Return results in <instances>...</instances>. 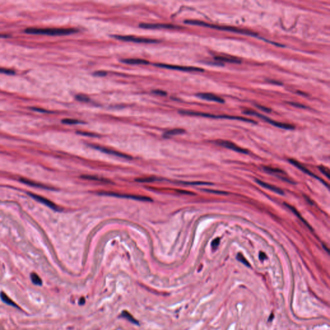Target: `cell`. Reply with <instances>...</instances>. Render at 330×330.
Listing matches in <instances>:
<instances>
[{
  "label": "cell",
  "mask_w": 330,
  "mask_h": 330,
  "mask_svg": "<svg viewBox=\"0 0 330 330\" xmlns=\"http://www.w3.org/2000/svg\"><path fill=\"white\" fill-rule=\"evenodd\" d=\"M0 297H1V299H2V301L3 303H6L7 304L10 305L11 306L17 307V308H19V307L16 305V304L14 302H13V301L11 300L5 293L1 292V293H0Z\"/></svg>",
  "instance_id": "20"
},
{
  "label": "cell",
  "mask_w": 330,
  "mask_h": 330,
  "mask_svg": "<svg viewBox=\"0 0 330 330\" xmlns=\"http://www.w3.org/2000/svg\"><path fill=\"white\" fill-rule=\"evenodd\" d=\"M32 109L33 110H35V111H37V112H48L47 110H45L42 109H39V108H32Z\"/></svg>",
  "instance_id": "37"
},
{
  "label": "cell",
  "mask_w": 330,
  "mask_h": 330,
  "mask_svg": "<svg viewBox=\"0 0 330 330\" xmlns=\"http://www.w3.org/2000/svg\"><path fill=\"white\" fill-rule=\"evenodd\" d=\"M288 104L291 105H292L293 106H295V107H298V108H303V109H305V108H306V106H304V105H303L302 104L298 103H294V102H289Z\"/></svg>",
  "instance_id": "36"
},
{
  "label": "cell",
  "mask_w": 330,
  "mask_h": 330,
  "mask_svg": "<svg viewBox=\"0 0 330 330\" xmlns=\"http://www.w3.org/2000/svg\"><path fill=\"white\" fill-rule=\"evenodd\" d=\"M185 23L186 24L189 25H197L201 27H204L208 28H214V29H218L221 30H224L227 32H234V33H238L241 34H245V35H249L252 36H257V34H256L252 31H250L246 29H242V28H236L234 27H230V26H220V25H216L213 24H210L208 23H205L202 21L199 20H185Z\"/></svg>",
  "instance_id": "1"
},
{
  "label": "cell",
  "mask_w": 330,
  "mask_h": 330,
  "mask_svg": "<svg viewBox=\"0 0 330 330\" xmlns=\"http://www.w3.org/2000/svg\"><path fill=\"white\" fill-rule=\"evenodd\" d=\"M76 99L81 102H84V103H87L90 101V98L86 95L84 94H78L76 96Z\"/></svg>",
  "instance_id": "25"
},
{
  "label": "cell",
  "mask_w": 330,
  "mask_h": 330,
  "mask_svg": "<svg viewBox=\"0 0 330 330\" xmlns=\"http://www.w3.org/2000/svg\"><path fill=\"white\" fill-rule=\"evenodd\" d=\"M215 143L219 146H223L224 148H226V149H228L230 150H231L233 151H235L239 153H245V154H247V153H248V152L246 150L242 149V148L236 145L235 143L228 141L219 140V141H216Z\"/></svg>",
  "instance_id": "8"
},
{
  "label": "cell",
  "mask_w": 330,
  "mask_h": 330,
  "mask_svg": "<svg viewBox=\"0 0 330 330\" xmlns=\"http://www.w3.org/2000/svg\"><path fill=\"white\" fill-rule=\"evenodd\" d=\"M152 92L153 94L159 95H166L167 94L166 92H164V91L161 90H154L152 91Z\"/></svg>",
  "instance_id": "34"
},
{
  "label": "cell",
  "mask_w": 330,
  "mask_h": 330,
  "mask_svg": "<svg viewBox=\"0 0 330 330\" xmlns=\"http://www.w3.org/2000/svg\"><path fill=\"white\" fill-rule=\"evenodd\" d=\"M214 59L219 62L230 63H241V61L234 57H226V56H215Z\"/></svg>",
  "instance_id": "16"
},
{
  "label": "cell",
  "mask_w": 330,
  "mask_h": 330,
  "mask_svg": "<svg viewBox=\"0 0 330 330\" xmlns=\"http://www.w3.org/2000/svg\"><path fill=\"white\" fill-rule=\"evenodd\" d=\"M237 259L239 260L240 262H241V263H242L244 264H245L246 266H249V264L248 262V260L245 259V257H244V256L241 254V253H239L237 256Z\"/></svg>",
  "instance_id": "28"
},
{
  "label": "cell",
  "mask_w": 330,
  "mask_h": 330,
  "mask_svg": "<svg viewBox=\"0 0 330 330\" xmlns=\"http://www.w3.org/2000/svg\"><path fill=\"white\" fill-rule=\"evenodd\" d=\"M263 169H264V170L265 172H266L267 173H269V174H283L284 173V172L282 171V170L279 169V168L264 167H263Z\"/></svg>",
  "instance_id": "22"
},
{
  "label": "cell",
  "mask_w": 330,
  "mask_h": 330,
  "mask_svg": "<svg viewBox=\"0 0 330 330\" xmlns=\"http://www.w3.org/2000/svg\"><path fill=\"white\" fill-rule=\"evenodd\" d=\"M77 134H80V135H85V136H88V137H92V138H97V137H99L98 135H97L96 134H94V133H90V132H77Z\"/></svg>",
  "instance_id": "30"
},
{
  "label": "cell",
  "mask_w": 330,
  "mask_h": 330,
  "mask_svg": "<svg viewBox=\"0 0 330 330\" xmlns=\"http://www.w3.org/2000/svg\"><path fill=\"white\" fill-rule=\"evenodd\" d=\"M112 37L119 39V40L124 41L134 42V43H157L159 42V41L157 40V39L146 38H141V37H135L134 36L113 35L112 36Z\"/></svg>",
  "instance_id": "6"
},
{
  "label": "cell",
  "mask_w": 330,
  "mask_h": 330,
  "mask_svg": "<svg viewBox=\"0 0 330 330\" xmlns=\"http://www.w3.org/2000/svg\"><path fill=\"white\" fill-rule=\"evenodd\" d=\"M121 61L123 63L129 64V65H147L149 63V61L142 59H134V58L123 59H121Z\"/></svg>",
  "instance_id": "15"
},
{
  "label": "cell",
  "mask_w": 330,
  "mask_h": 330,
  "mask_svg": "<svg viewBox=\"0 0 330 330\" xmlns=\"http://www.w3.org/2000/svg\"><path fill=\"white\" fill-rule=\"evenodd\" d=\"M269 81L271 82V83H274V84H282V83H280V82L275 81H274V80H269Z\"/></svg>",
  "instance_id": "39"
},
{
  "label": "cell",
  "mask_w": 330,
  "mask_h": 330,
  "mask_svg": "<svg viewBox=\"0 0 330 330\" xmlns=\"http://www.w3.org/2000/svg\"><path fill=\"white\" fill-rule=\"evenodd\" d=\"M30 278L33 284H36L37 286L42 285V280L41 279V278L38 276V275L35 274V273H32V274H30Z\"/></svg>",
  "instance_id": "21"
},
{
  "label": "cell",
  "mask_w": 330,
  "mask_h": 330,
  "mask_svg": "<svg viewBox=\"0 0 330 330\" xmlns=\"http://www.w3.org/2000/svg\"><path fill=\"white\" fill-rule=\"evenodd\" d=\"M7 37H8V36L4 35V34H0V38H7Z\"/></svg>",
  "instance_id": "41"
},
{
  "label": "cell",
  "mask_w": 330,
  "mask_h": 330,
  "mask_svg": "<svg viewBox=\"0 0 330 330\" xmlns=\"http://www.w3.org/2000/svg\"><path fill=\"white\" fill-rule=\"evenodd\" d=\"M28 194H29V195L31 196L34 199H35V200L38 201V202L45 204V206H48V208H51L52 210H55V211H59V210H60V208L58 206H57L54 203L50 201L49 199H48L43 197L40 196V195H38L35 194V193H29Z\"/></svg>",
  "instance_id": "10"
},
{
  "label": "cell",
  "mask_w": 330,
  "mask_h": 330,
  "mask_svg": "<svg viewBox=\"0 0 330 330\" xmlns=\"http://www.w3.org/2000/svg\"><path fill=\"white\" fill-rule=\"evenodd\" d=\"M288 161H289L290 163H291V164H292L293 165H294V166H295L297 168H298L300 170H301V171L303 172L304 173H305V174H308V175L311 176V177H314V178H315V179H318L319 181H322V183H323L324 185H326V186H328V185L326 183V182L323 181L322 179H321L319 178H318V176H317L315 174H314V173H312L311 171H310L309 170H308V169H307L305 167H304L303 165L302 164H301L300 163L297 161L296 160H294V159H289Z\"/></svg>",
  "instance_id": "12"
},
{
  "label": "cell",
  "mask_w": 330,
  "mask_h": 330,
  "mask_svg": "<svg viewBox=\"0 0 330 330\" xmlns=\"http://www.w3.org/2000/svg\"><path fill=\"white\" fill-rule=\"evenodd\" d=\"M98 193L99 195L116 197L119 198L130 199H134V200L141 201H152L150 197H148L143 195H130V194H126V193H116V192H105V191L99 192Z\"/></svg>",
  "instance_id": "5"
},
{
  "label": "cell",
  "mask_w": 330,
  "mask_h": 330,
  "mask_svg": "<svg viewBox=\"0 0 330 330\" xmlns=\"http://www.w3.org/2000/svg\"><path fill=\"white\" fill-rule=\"evenodd\" d=\"M81 178H83V179H88V180H92V181H101V182H109V181H108L106 179H105L103 178H100L99 177H97V176H93V175H83L81 176Z\"/></svg>",
  "instance_id": "23"
},
{
  "label": "cell",
  "mask_w": 330,
  "mask_h": 330,
  "mask_svg": "<svg viewBox=\"0 0 330 330\" xmlns=\"http://www.w3.org/2000/svg\"><path fill=\"white\" fill-rule=\"evenodd\" d=\"M20 181L21 182V183L26 184L27 185H29V186L38 187V188H43V189H50V188L48 187L47 186H45L44 185L36 183V182H34L33 181H30V180L27 179H25V178L24 179H20Z\"/></svg>",
  "instance_id": "18"
},
{
  "label": "cell",
  "mask_w": 330,
  "mask_h": 330,
  "mask_svg": "<svg viewBox=\"0 0 330 330\" xmlns=\"http://www.w3.org/2000/svg\"><path fill=\"white\" fill-rule=\"evenodd\" d=\"M90 146L92 147V148H94V149L98 150H99V151L103 152V153H107V154L115 156H117V157H121V158H124V159H132L131 156H128L127 154H125V153L119 152L114 150L107 149V148H106V147L101 146H98V145H90Z\"/></svg>",
  "instance_id": "9"
},
{
  "label": "cell",
  "mask_w": 330,
  "mask_h": 330,
  "mask_svg": "<svg viewBox=\"0 0 330 330\" xmlns=\"http://www.w3.org/2000/svg\"><path fill=\"white\" fill-rule=\"evenodd\" d=\"M154 65L159 68H163V69L184 71V72H203L204 71V70L201 69V68L195 67V66H186L163 64V63H155Z\"/></svg>",
  "instance_id": "7"
},
{
  "label": "cell",
  "mask_w": 330,
  "mask_h": 330,
  "mask_svg": "<svg viewBox=\"0 0 330 330\" xmlns=\"http://www.w3.org/2000/svg\"><path fill=\"white\" fill-rule=\"evenodd\" d=\"M185 132V131L183 129L175 128V129H172V130H170L167 131V132H166L164 133V137H166V138H168V137H170V136L176 135H180V134H183Z\"/></svg>",
  "instance_id": "19"
},
{
  "label": "cell",
  "mask_w": 330,
  "mask_h": 330,
  "mask_svg": "<svg viewBox=\"0 0 330 330\" xmlns=\"http://www.w3.org/2000/svg\"><path fill=\"white\" fill-rule=\"evenodd\" d=\"M318 169H319L320 171L324 175H325L326 176L327 178H329V170L328 169V168L324 167V166H319L318 167Z\"/></svg>",
  "instance_id": "27"
},
{
  "label": "cell",
  "mask_w": 330,
  "mask_h": 330,
  "mask_svg": "<svg viewBox=\"0 0 330 330\" xmlns=\"http://www.w3.org/2000/svg\"><path fill=\"white\" fill-rule=\"evenodd\" d=\"M219 243H220V239H219V238L215 239H214V240L212 241V248H213V249H215L217 248L218 247V246H219Z\"/></svg>",
  "instance_id": "32"
},
{
  "label": "cell",
  "mask_w": 330,
  "mask_h": 330,
  "mask_svg": "<svg viewBox=\"0 0 330 330\" xmlns=\"http://www.w3.org/2000/svg\"><path fill=\"white\" fill-rule=\"evenodd\" d=\"M78 30L74 28H28L25 32L32 34H45L48 36H64L77 32Z\"/></svg>",
  "instance_id": "2"
},
{
  "label": "cell",
  "mask_w": 330,
  "mask_h": 330,
  "mask_svg": "<svg viewBox=\"0 0 330 330\" xmlns=\"http://www.w3.org/2000/svg\"><path fill=\"white\" fill-rule=\"evenodd\" d=\"M284 204H285L287 208H288L290 210H291V211H292L296 216H297V217L301 221H302L303 223L308 228H310V230H312V228H311V227L310 226V225L308 223H307V222L306 221V220L302 217V216H301L300 213L297 211V210H296V209H295L294 207H293L292 206L289 205V204H287V203H284Z\"/></svg>",
  "instance_id": "17"
},
{
  "label": "cell",
  "mask_w": 330,
  "mask_h": 330,
  "mask_svg": "<svg viewBox=\"0 0 330 330\" xmlns=\"http://www.w3.org/2000/svg\"><path fill=\"white\" fill-rule=\"evenodd\" d=\"M139 27L143 28H167V29H179L181 28L179 26L174 25L172 24H164V23H140Z\"/></svg>",
  "instance_id": "11"
},
{
  "label": "cell",
  "mask_w": 330,
  "mask_h": 330,
  "mask_svg": "<svg viewBox=\"0 0 330 330\" xmlns=\"http://www.w3.org/2000/svg\"><path fill=\"white\" fill-rule=\"evenodd\" d=\"M0 73L5 74L12 75V74H14L15 72L14 70H11V69H5V68H3V67H0Z\"/></svg>",
  "instance_id": "29"
},
{
  "label": "cell",
  "mask_w": 330,
  "mask_h": 330,
  "mask_svg": "<svg viewBox=\"0 0 330 330\" xmlns=\"http://www.w3.org/2000/svg\"><path fill=\"white\" fill-rule=\"evenodd\" d=\"M61 121L63 123L66 124H77L82 123L81 121L76 120V119H63Z\"/></svg>",
  "instance_id": "24"
},
{
  "label": "cell",
  "mask_w": 330,
  "mask_h": 330,
  "mask_svg": "<svg viewBox=\"0 0 330 330\" xmlns=\"http://www.w3.org/2000/svg\"><path fill=\"white\" fill-rule=\"evenodd\" d=\"M259 258L260 260H264L265 259H266V255L263 252H260V254H259Z\"/></svg>",
  "instance_id": "38"
},
{
  "label": "cell",
  "mask_w": 330,
  "mask_h": 330,
  "mask_svg": "<svg viewBox=\"0 0 330 330\" xmlns=\"http://www.w3.org/2000/svg\"><path fill=\"white\" fill-rule=\"evenodd\" d=\"M179 112L181 114L191 116H200L204 117H210L213 119H230V120H239L241 121L249 122L252 123H256V122L252 119H249L248 118L242 117L240 116H215L213 114H210L208 113H203L200 112L191 111V110H179Z\"/></svg>",
  "instance_id": "3"
},
{
  "label": "cell",
  "mask_w": 330,
  "mask_h": 330,
  "mask_svg": "<svg viewBox=\"0 0 330 330\" xmlns=\"http://www.w3.org/2000/svg\"><path fill=\"white\" fill-rule=\"evenodd\" d=\"M255 106H257L259 109L263 110V111H264L265 112H271V110L270 109V108L266 107V106H262V105H256Z\"/></svg>",
  "instance_id": "33"
},
{
  "label": "cell",
  "mask_w": 330,
  "mask_h": 330,
  "mask_svg": "<svg viewBox=\"0 0 330 330\" xmlns=\"http://www.w3.org/2000/svg\"><path fill=\"white\" fill-rule=\"evenodd\" d=\"M197 96L202 99L217 102V103H224V99L223 98H221V97L216 95L213 94H211V93H199L197 94Z\"/></svg>",
  "instance_id": "13"
},
{
  "label": "cell",
  "mask_w": 330,
  "mask_h": 330,
  "mask_svg": "<svg viewBox=\"0 0 330 330\" xmlns=\"http://www.w3.org/2000/svg\"><path fill=\"white\" fill-rule=\"evenodd\" d=\"M107 74V73L105 71H97L94 73V75L99 77H103Z\"/></svg>",
  "instance_id": "35"
},
{
  "label": "cell",
  "mask_w": 330,
  "mask_h": 330,
  "mask_svg": "<svg viewBox=\"0 0 330 330\" xmlns=\"http://www.w3.org/2000/svg\"><path fill=\"white\" fill-rule=\"evenodd\" d=\"M242 112L244 113V114L259 117L261 118L262 119H263V120L266 121V122H268L270 124L274 125V127H278V128L285 129V130H293L295 128V127L293 126V125H292L290 124H287V123H281V122H277V121H274V120H271L270 118L264 116V115L260 114V113H257V112H255L254 110H252L246 109L245 110H243Z\"/></svg>",
  "instance_id": "4"
},
{
  "label": "cell",
  "mask_w": 330,
  "mask_h": 330,
  "mask_svg": "<svg viewBox=\"0 0 330 330\" xmlns=\"http://www.w3.org/2000/svg\"><path fill=\"white\" fill-rule=\"evenodd\" d=\"M323 248H324V249H325L326 250V251H327V252H328L329 253V249H328V248H327L326 247V246H324V244H323Z\"/></svg>",
  "instance_id": "40"
},
{
  "label": "cell",
  "mask_w": 330,
  "mask_h": 330,
  "mask_svg": "<svg viewBox=\"0 0 330 330\" xmlns=\"http://www.w3.org/2000/svg\"><path fill=\"white\" fill-rule=\"evenodd\" d=\"M204 191L212 193H215V194H219V195H227V194H228V193L227 192H223V191L213 190H204Z\"/></svg>",
  "instance_id": "31"
},
{
  "label": "cell",
  "mask_w": 330,
  "mask_h": 330,
  "mask_svg": "<svg viewBox=\"0 0 330 330\" xmlns=\"http://www.w3.org/2000/svg\"><path fill=\"white\" fill-rule=\"evenodd\" d=\"M255 181L256 183H257V184H259L260 186H263L264 188H265L266 189H268L272 192H275L276 193H277V194H279V195H283L284 194V192L281 189L279 188H278L275 186H274V185H271L269 183H265V182H263L262 181L259 179H255Z\"/></svg>",
  "instance_id": "14"
},
{
  "label": "cell",
  "mask_w": 330,
  "mask_h": 330,
  "mask_svg": "<svg viewBox=\"0 0 330 330\" xmlns=\"http://www.w3.org/2000/svg\"><path fill=\"white\" fill-rule=\"evenodd\" d=\"M158 179L155 178H140L138 179H136V181L139 182V183H150V182H153L155 181H157Z\"/></svg>",
  "instance_id": "26"
}]
</instances>
